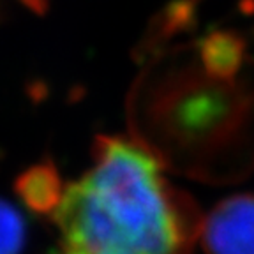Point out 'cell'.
I'll list each match as a JSON object with an SVG mask.
<instances>
[{"instance_id":"cell-1","label":"cell","mask_w":254,"mask_h":254,"mask_svg":"<svg viewBox=\"0 0 254 254\" xmlns=\"http://www.w3.org/2000/svg\"><path fill=\"white\" fill-rule=\"evenodd\" d=\"M52 217L50 254H192L203 221L157 159L119 136L95 141L92 166L65 186Z\"/></svg>"},{"instance_id":"cell-2","label":"cell","mask_w":254,"mask_h":254,"mask_svg":"<svg viewBox=\"0 0 254 254\" xmlns=\"http://www.w3.org/2000/svg\"><path fill=\"white\" fill-rule=\"evenodd\" d=\"M205 254H254V194H238L221 203L201 221Z\"/></svg>"},{"instance_id":"cell-3","label":"cell","mask_w":254,"mask_h":254,"mask_svg":"<svg viewBox=\"0 0 254 254\" xmlns=\"http://www.w3.org/2000/svg\"><path fill=\"white\" fill-rule=\"evenodd\" d=\"M64 189L57 170L50 164H39L30 168L20 177L16 184V190L21 196L30 210L39 214H50L57 210Z\"/></svg>"},{"instance_id":"cell-4","label":"cell","mask_w":254,"mask_h":254,"mask_svg":"<svg viewBox=\"0 0 254 254\" xmlns=\"http://www.w3.org/2000/svg\"><path fill=\"white\" fill-rule=\"evenodd\" d=\"M27 240L23 215L5 199H0V254H21Z\"/></svg>"},{"instance_id":"cell-5","label":"cell","mask_w":254,"mask_h":254,"mask_svg":"<svg viewBox=\"0 0 254 254\" xmlns=\"http://www.w3.org/2000/svg\"><path fill=\"white\" fill-rule=\"evenodd\" d=\"M2 2V0H0ZM20 4H23V5H27V7H30V9H34V11H43V7H44V0H18Z\"/></svg>"}]
</instances>
